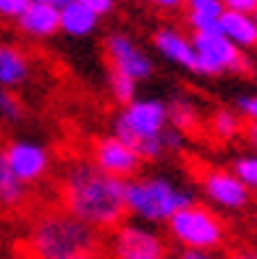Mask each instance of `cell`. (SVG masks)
<instances>
[{"label":"cell","instance_id":"1","mask_svg":"<svg viewBox=\"0 0 257 259\" xmlns=\"http://www.w3.org/2000/svg\"><path fill=\"white\" fill-rule=\"evenodd\" d=\"M60 204L97 231H113L126 218V181L102 173L92 160H71L60 178Z\"/></svg>","mask_w":257,"mask_h":259},{"label":"cell","instance_id":"2","mask_svg":"<svg viewBox=\"0 0 257 259\" xmlns=\"http://www.w3.org/2000/svg\"><path fill=\"white\" fill-rule=\"evenodd\" d=\"M24 249L29 259H92L100 251V231L63 207L48 209L34 218Z\"/></svg>","mask_w":257,"mask_h":259},{"label":"cell","instance_id":"3","mask_svg":"<svg viewBox=\"0 0 257 259\" xmlns=\"http://www.w3.org/2000/svg\"><path fill=\"white\" fill-rule=\"evenodd\" d=\"M192 202V191L168 176H134L126 181V215L147 225H165Z\"/></svg>","mask_w":257,"mask_h":259},{"label":"cell","instance_id":"4","mask_svg":"<svg viewBox=\"0 0 257 259\" xmlns=\"http://www.w3.org/2000/svg\"><path fill=\"white\" fill-rule=\"evenodd\" d=\"M165 225H168V236L178 243L181 249L213 254L215 249L223 246V241H226L223 220L205 204L192 202L187 207H181Z\"/></svg>","mask_w":257,"mask_h":259},{"label":"cell","instance_id":"5","mask_svg":"<svg viewBox=\"0 0 257 259\" xmlns=\"http://www.w3.org/2000/svg\"><path fill=\"white\" fill-rule=\"evenodd\" d=\"M165 126H168V108L158 97H134L131 102L121 105L113 118V134L134 147V152L144 139L160 136Z\"/></svg>","mask_w":257,"mask_h":259},{"label":"cell","instance_id":"6","mask_svg":"<svg viewBox=\"0 0 257 259\" xmlns=\"http://www.w3.org/2000/svg\"><path fill=\"white\" fill-rule=\"evenodd\" d=\"M111 259H168V243L155 225L139 220L118 223L108 241Z\"/></svg>","mask_w":257,"mask_h":259},{"label":"cell","instance_id":"7","mask_svg":"<svg viewBox=\"0 0 257 259\" xmlns=\"http://www.w3.org/2000/svg\"><path fill=\"white\" fill-rule=\"evenodd\" d=\"M192 45H194V55H197V73L205 76L241 73L249 66L244 50H239L221 32H194Z\"/></svg>","mask_w":257,"mask_h":259},{"label":"cell","instance_id":"8","mask_svg":"<svg viewBox=\"0 0 257 259\" xmlns=\"http://www.w3.org/2000/svg\"><path fill=\"white\" fill-rule=\"evenodd\" d=\"M3 155L11 165V170L16 173L26 186L40 184V181L50 173L53 167V155L48 144H42L37 139H24V136H16L3 147Z\"/></svg>","mask_w":257,"mask_h":259},{"label":"cell","instance_id":"9","mask_svg":"<svg viewBox=\"0 0 257 259\" xmlns=\"http://www.w3.org/2000/svg\"><path fill=\"white\" fill-rule=\"evenodd\" d=\"M105 58H108V63H111V71L124 73V76H129V79H134L137 84L147 81L155 71L153 58H150L137 45V39H134L131 34H126V32L108 34V39H105Z\"/></svg>","mask_w":257,"mask_h":259},{"label":"cell","instance_id":"10","mask_svg":"<svg viewBox=\"0 0 257 259\" xmlns=\"http://www.w3.org/2000/svg\"><path fill=\"white\" fill-rule=\"evenodd\" d=\"M92 160L102 173L116 176L121 181H129L134 176H139L142 167V157L134 152V147H129L124 139H118L116 134L100 136V139L92 144Z\"/></svg>","mask_w":257,"mask_h":259},{"label":"cell","instance_id":"11","mask_svg":"<svg viewBox=\"0 0 257 259\" xmlns=\"http://www.w3.org/2000/svg\"><path fill=\"white\" fill-rule=\"evenodd\" d=\"M200 186H202L205 199L218 209L239 212L252 199V191L231 170H226V167H210V170H205L200 178Z\"/></svg>","mask_w":257,"mask_h":259},{"label":"cell","instance_id":"12","mask_svg":"<svg viewBox=\"0 0 257 259\" xmlns=\"http://www.w3.org/2000/svg\"><path fill=\"white\" fill-rule=\"evenodd\" d=\"M153 48L158 50L160 58H165L168 63L197 73V55H194L192 37H187L176 26H160L153 34Z\"/></svg>","mask_w":257,"mask_h":259},{"label":"cell","instance_id":"13","mask_svg":"<svg viewBox=\"0 0 257 259\" xmlns=\"http://www.w3.org/2000/svg\"><path fill=\"white\" fill-rule=\"evenodd\" d=\"M16 26L32 39H48L60 32V8H53L40 0H29L26 8L19 13Z\"/></svg>","mask_w":257,"mask_h":259},{"label":"cell","instance_id":"14","mask_svg":"<svg viewBox=\"0 0 257 259\" xmlns=\"http://www.w3.org/2000/svg\"><path fill=\"white\" fill-rule=\"evenodd\" d=\"M218 32L229 42H234L239 50L257 48V16H252V13L223 11V16L218 21Z\"/></svg>","mask_w":257,"mask_h":259},{"label":"cell","instance_id":"15","mask_svg":"<svg viewBox=\"0 0 257 259\" xmlns=\"http://www.w3.org/2000/svg\"><path fill=\"white\" fill-rule=\"evenodd\" d=\"M32 63L24 50L13 48V45H0V87L6 89H19L29 81Z\"/></svg>","mask_w":257,"mask_h":259},{"label":"cell","instance_id":"16","mask_svg":"<svg viewBox=\"0 0 257 259\" xmlns=\"http://www.w3.org/2000/svg\"><path fill=\"white\" fill-rule=\"evenodd\" d=\"M100 26V16L79 0H71L60 8V32L68 37H89Z\"/></svg>","mask_w":257,"mask_h":259},{"label":"cell","instance_id":"17","mask_svg":"<svg viewBox=\"0 0 257 259\" xmlns=\"http://www.w3.org/2000/svg\"><path fill=\"white\" fill-rule=\"evenodd\" d=\"M187 24L194 32H218V21L223 16L221 0H187Z\"/></svg>","mask_w":257,"mask_h":259},{"label":"cell","instance_id":"18","mask_svg":"<svg viewBox=\"0 0 257 259\" xmlns=\"http://www.w3.org/2000/svg\"><path fill=\"white\" fill-rule=\"evenodd\" d=\"M26 202V184L11 170V165L0 149V207L16 209Z\"/></svg>","mask_w":257,"mask_h":259},{"label":"cell","instance_id":"19","mask_svg":"<svg viewBox=\"0 0 257 259\" xmlns=\"http://www.w3.org/2000/svg\"><path fill=\"white\" fill-rule=\"evenodd\" d=\"M165 108H168V126L178 128L181 134L194 131L200 126V108L194 105V100L173 97L171 102H165Z\"/></svg>","mask_w":257,"mask_h":259},{"label":"cell","instance_id":"20","mask_svg":"<svg viewBox=\"0 0 257 259\" xmlns=\"http://www.w3.org/2000/svg\"><path fill=\"white\" fill-rule=\"evenodd\" d=\"M210 134L221 142H231L241 134V118L236 110H229V108H221L213 113L210 118Z\"/></svg>","mask_w":257,"mask_h":259},{"label":"cell","instance_id":"21","mask_svg":"<svg viewBox=\"0 0 257 259\" xmlns=\"http://www.w3.org/2000/svg\"><path fill=\"white\" fill-rule=\"evenodd\" d=\"M231 173H234L249 191H257V152L236 157L234 165H231Z\"/></svg>","mask_w":257,"mask_h":259},{"label":"cell","instance_id":"22","mask_svg":"<svg viewBox=\"0 0 257 259\" xmlns=\"http://www.w3.org/2000/svg\"><path fill=\"white\" fill-rule=\"evenodd\" d=\"M108 87H111V95L118 105H126V102H131L134 97H137V81L124 76V73L111 71L108 73Z\"/></svg>","mask_w":257,"mask_h":259},{"label":"cell","instance_id":"23","mask_svg":"<svg viewBox=\"0 0 257 259\" xmlns=\"http://www.w3.org/2000/svg\"><path fill=\"white\" fill-rule=\"evenodd\" d=\"M21 118H24V108L13 95V89L0 87V120L3 123H19Z\"/></svg>","mask_w":257,"mask_h":259},{"label":"cell","instance_id":"24","mask_svg":"<svg viewBox=\"0 0 257 259\" xmlns=\"http://www.w3.org/2000/svg\"><path fill=\"white\" fill-rule=\"evenodd\" d=\"M160 136H163V149H165V155H168V152H178L181 147H184V134H181L178 128H173V126H165Z\"/></svg>","mask_w":257,"mask_h":259},{"label":"cell","instance_id":"25","mask_svg":"<svg viewBox=\"0 0 257 259\" xmlns=\"http://www.w3.org/2000/svg\"><path fill=\"white\" fill-rule=\"evenodd\" d=\"M236 108L239 113L244 115L249 123H257V95H244L236 100Z\"/></svg>","mask_w":257,"mask_h":259},{"label":"cell","instance_id":"26","mask_svg":"<svg viewBox=\"0 0 257 259\" xmlns=\"http://www.w3.org/2000/svg\"><path fill=\"white\" fill-rule=\"evenodd\" d=\"M29 0H0V16L6 19H19V13L26 8Z\"/></svg>","mask_w":257,"mask_h":259},{"label":"cell","instance_id":"27","mask_svg":"<svg viewBox=\"0 0 257 259\" xmlns=\"http://www.w3.org/2000/svg\"><path fill=\"white\" fill-rule=\"evenodd\" d=\"M226 11H236V13H257V0H221Z\"/></svg>","mask_w":257,"mask_h":259},{"label":"cell","instance_id":"28","mask_svg":"<svg viewBox=\"0 0 257 259\" xmlns=\"http://www.w3.org/2000/svg\"><path fill=\"white\" fill-rule=\"evenodd\" d=\"M79 3H84L87 8H92L97 16H108V13L116 11V3H118V0H79Z\"/></svg>","mask_w":257,"mask_h":259},{"label":"cell","instance_id":"29","mask_svg":"<svg viewBox=\"0 0 257 259\" xmlns=\"http://www.w3.org/2000/svg\"><path fill=\"white\" fill-rule=\"evenodd\" d=\"M150 3H153V6H158L160 11H178V8H184V3H187V0H150Z\"/></svg>","mask_w":257,"mask_h":259},{"label":"cell","instance_id":"30","mask_svg":"<svg viewBox=\"0 0 257 259\" xmlns=\"http://www.w3.org/2000/svg\"><path fill=\"white\" fill-rule=\"evenodd\" d=\"M178 259H213V254H210V251H192V249H184Z\"/></svg>","mask_w":257,"mask_h":259},{"label":"cell","instance_id":"31","mask_svg":"<svg viewBox=\"0 0 257 259\" xmlns=\"http://www.w3.org/2000/svg\"><path fill=\"white\" fill-rule=\"evenodd\" d=\"M247 142L252 144V149H257V123H252L247 128Z\"/></svg>","mask_w":257,"mask_h":259},{"label":"cell","instance_id":"32","mask_svg":"<svg viewBox=\"0 0 257 259\" xmlns=\"http://www.w3.org/2000/svg\"><path fill=\"white\" fill-rule=\"evenodd\" d=\"M234 259H257V251H252V249H241V251L234 254Z\"/></svg>","mask_w":257,"mask_h":259},{"label":"cell","instance_id":"33","mask_svg":"<svg viewBox=\"0 0 257 259\" xmlns=\"http://www.w3.org/2000/svg\"><path fill=\"white\" fill-rule=\"evenodd\" d=\"M40 3H48V6H53V8H63L66 3H71V0H40Z\"/></svg>","mask_w":257,"mask_h":259},{"label":"cell","instance_id":"34","mask_svg":"<svg viewBox=\"0 0 257 259\" xmlns=\"http://www.w3.org/2000/svg\"><path fill=\"white\" fill-rule=\"evenodd\" d=\"M254 79H257V71H254Z\"/></svg>","mask_w":257,"mask_h":259},{"label":"cell","instance_id":"35","mask_svg":"<svg viewBox=\"0 0 257 259\" xmlns=\"http://www.w3.org/2000/svg\"><path fill=\"white\" fill-rule=\"evenodd\" d=\"M144 3H150V0H144Z\"/></svg>","mask_w":257,"mask_h":259},{"label":"cell","instance_id":"36","mask_svg":"<svg viewBox=\"0 0 257 259\" xmlns=\"http://www.w3.org/2000/svg\"><path fill=\"white\" fill-rule=\"evenodd\" d=\"M254 16H257V13H254Z\"/></svg>","mask_w":257,"mask_h":259}]
</instances>
